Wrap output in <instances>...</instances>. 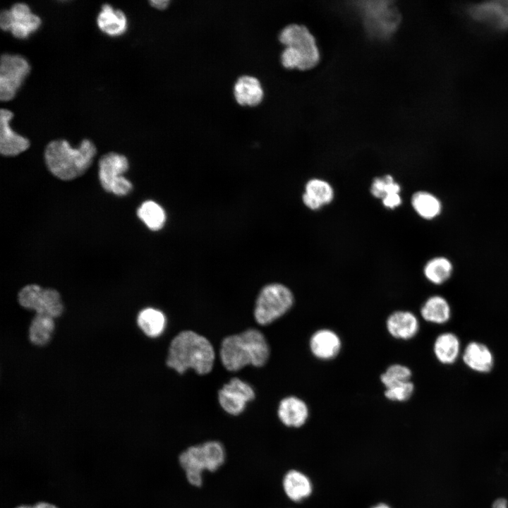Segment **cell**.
I'll return each instance as SVG.
<instances>
[{"mask_svg":"<svg viewBox=\"0 0 508 508\" xmlns=\"http://www.w3.org/2000/svg\"><path fill=\"white\" fill-rule=\"evenodd\" d=\"M214 359V348L206 337L192 330H183L171 341L166 364L179 374L192 368L203 375L211 372Z\"/></svg>","mask_w":508,"mask_h":508,"instance_id":"6da1fadb","label":"cell"},{"mask_svg":"<svg viewBox=\"0 0 508 508\" xmlns=\"http://www.w3.org/2000/svg\"><path fill=\"white\" fill-rule=\"evenodd\" d=\"M270 355L265 337L255 328L226 337L221 342L219 350L222 365L231 372L238 371L248 365L262 367Z\"/></svg>","mask_w":508,"mask_h":508,"instance_id":"7a4b0ae2","label":"cell"},{"mask_svg":"<svg viewBox=\"0 0 508 508\" xmlns=\"http://www.w3.org/2000/svg\"><path fill=\"white\" fill-rule=\"evenodd\" d=\"M94 143L84 139L77 148L72 147L65 140L49 143L44 150V159L49 171L64 181L82 176L89 169L96 155Z\"/></svg>","mask_w":508,"mask_h":508,"instance_id":"3957f363","label":"cell"},{"mask_svg":"<svg viewBox=\"0 0 508 508\" xmlns=\"http://www.w3.org/2000/svg\"><path fill=\"white\" fill-rule=\"evenodd\" d=\"M226 452L222 442L207 440L188 447L178 457L179 464L188 483L195 488L203 483L205 471L215 473L225 464Z\"/></svg>","mask_w":508,"mask_h":508,"instance_id":"277c9868","label":"cell"},{"mask_svg":"<svg viewBox=\"0 0 508 508\" xmlns=\"http://www.w3.org/2000/svg\"><path fill=\"white\" fill-rule=\"evenodd\" d=\"M356 6L368 34L372 37L387 39L398 28L400 15L392 1H359Z\"/></svg>","mask_w":508,"mask_h":508,"instance_id":"5b68a950","label":"cell"},{"mask_svg":"<svg viewBox=\"0 0 508 508\" xmlns=\"http://www.w3.org/2000/svg\"><path fill=\"white\" fill-rule=\"evenodd\" d=\"M294 303L292 292L286 286L270 284L260 291L255 301L254 318L260 325H267L284 315Z\"/></svg>","mask_w":508,"mask_h":508,"instance_id":"8992f818","label":"cell"},{"mask_svg":"<svg viewBox=\"0 0 508 508\" xmlns=\"http://www.w3.org/2000/svg\"><path fill=\"white\" fill-rule=\"evenodd\" d=\"M128 169V161L124 155L111 152L102 156L99 160V179L104 190L119 196L128 194L133 186L123 176Z\"/></svg>","mask_w":508,"mask_h":508,"instance_id":"52a82bcc","label":"cell"},{"mask_svg":"<svg viewBox=\"0 0 508 508\" xmlns=\"http://www.w3.org/2000/svg\"><path fill=\"white\" fill-rule=\"evenodd\" d=\"M18 300L22 307L52 318L59 317L64 310L60 294L56 289H44L37 284L23 287L18 292Z\"/></svg>","mask_w":508,"mask_h":508,"instance_id":"ba28073f","label":"cell"},{"mask_svg":"<svg viewBox=\"0 0 508 508\" xmlns=\"http://www.w3.org/2000/svg\"><path fill=\"white\" fill-rule=\"evenodd\" d=\"M285 47L294 48L302 59V71L315 67L320 61V54L316 40L304 25L291 24L286 26L279 36Z\"/></svg>","mask_w":508,"mask_h":508,"instance_id":"9c48e42d","label":"cell"},{"mask_svg":"<svg viewBox=\"0 0 508 508\" xmlns=\"http://www.w3.org/2000/svg\"><path fill=\"white\" fill-rule=\"evenodd\" d=\"M28 61L18 54H4L0 61V99L9 101L16 95L30 71Z\"/></svg>","mask_w":508,"mask_h":508,"instance_id":"30bf717a","label":"cell"},{"mask_svg":"<svg viewBox=\"0 0 508 508\" xmlns=\"http://www.w3.org/2000/svg\"><path fill=\"white\" fill-rule=\"evenodd\" d=\"M42 24L40 18L32 13L25 3H16L9 10H4L0 14V27L4 31H10L17 39H25L37 31Z\"/></svg>","mask_w":508,"mask_h":508,"instance_id":"8fae6325","label":"cell"},{"mask_svg":"<svg viewBox=\"0 0 508 508\" xmlns=\"http://www.w3.org/2000/svg\"><path fill=\"white\" fill-rule=\"evenodd\" d=\"M253 388L238 377L231 378L218 392V401L224 412L238 416L246 409V404L255 399Z\"/></svg>","mask_w":508,"mask_h":508,"instance_id":"7c38bea8","label":"cell"},{"mask_svg":"<svg viewBox=\"0 0 508 508\" xmlns=\"http://www.w3.org/2000/svg\"><path fill=\"white\" fill-rule=\"evenodd\" d=\"M13 114L7 109L0 111V152L4 156H16L30 147L28 138L16 133L10 127L9 122Z\"/></svg>","mask_w":508,"mask_h":508,"instance_id":"4fadbf2b","label":"cell"},{"mask_svg":"<svg viewBox=\"0 0 508 508\" xmlns=\"http://www.w3.org/2000/svg\"><path fill=\"white\" fill-rule=\"evenodd\" d=\"M282 488L289 502L301 503L311 495L313 485L305 473L297 468H290L282 477Z\"/></svg>","mask_w":508,"mask_h":508,"instance_id":"5bb4252c","label":"cell"},{"mask_svg":"<svg viewBox=\"0 0 508 508\" xmlns=\"http://www.w3.org/2000/svg\"><path fill=\"white\" fill-rule=\"evenodd\" d=\"M471 16L476 20L497 28H508V1L484 2L471 6Z\"/></svg>","mask_w":508,"mask_h":508,"instance_id":"9a60e30c","label":"cell"},{"mask_svg":"<svg viewBox=\"0 0 508 508\" xmlns=\"http://www.w3.org/2000/svg\"><path fill=\"white\" fill-rule=\"evenodd\" d=\"M308 416V406L296 397H285L279 404L277 417L287 428H301L306 423Z\"/></svg>","mask_w":508,"mask_h":508,"instance_id":"2e32d148","label":"cell"},{"mask_svg":"<svg viewBox=\"0 0 508 508\" xmlns=\"http://www.w3.org/2000/svg\"><path fill=\"white\" fill-rule=\"evenodd\" d=\"M339 336L328 329L316 331L310 337V348L312 353L318 358L329 360L334 358L341 349Z\"/></svg>","mask_w":508,"mask_h":508,"instance_id":"e0dca14e","label":"cell"},{"mask_svg":"<svg viewBox=\"0 0 508 508\" xmlns=\"http://www.w3.org/2000/svg\"><path fill=\"white\" fill-rule=\"evenodd\" d=\"M389 333L394 338L409 339L416 335L419 322L416 316L409 311L399 310L392 313L386 322Z\"/></svg>","mask_w":508,"mask_h":508,"instance_id":"ac0fdd59","label":"cell"},{"mask_svg":"<svg viewBox=\"0 0 508 508\" xmlns=\"http://www.w3.org/2000/svg\"><path fill=\"white\" fill-rule=\"evenodd\" d=\"M464 364L471 370L478 373H488L494 364V357L490 349L484 344L469 342L462 353Z\"/></svg>","mask_w":508,"mask_h":508,"instance_id":"d6986e66","label":"cell"},{"mask_svg":"<svg viewBox=\"0 0 508 508\" xmlns=\"http://www.w3.org/2000/svg\"><path fill=\"white\" fill-rule=\"evenodd\" d=\"M97 24L104 34L117 37L123 35L127 29V18L119 9H114L110 4H105L97 17Z\"/></svg>","mask_w":508,"mask_h":508,"instance_id":"ffe728a7","label":"cell"},{"mask_svg":"<svg viewBox=\"0 0 508 508\" xmlns=\"http://www.w3.org/2000/svg\"><path fill=\"white\" fill-rule=\"evenodd\" d=\"M234 94L240 105L250 107L259 104L264 95L260 81L250 75H243L237 80L234 87Z\"/></svg>","mask_w":508,"mask_h":508,"instance_id":"44dd1931","label":"cell"},{"mask_svg":"<svg viewBox=\"0 0 508 508\" xmlns=\"http://www.w3.org/2000/svg\"><path fill=\"white\" fill-rule=\"evenodd\" d=\"M334 198V190L330 184L322 179H313L306 184L302 199L303 203L311 210H318L329 203Z\"/></svg>","mask_w":508,"mask_h":508,"instance_id":"7402d4cb","label":"cell"},{"mask_svg":"<svg viewBox=\"0 0 508 508\" xmlns=\"http://www.w3.org/2000/svg\"><path fill=\"white\" fill-rule=\"evenodd\" d=\"M433 351L439 362L445 365L452 364L460 354L459 339L452 332L442 333L435 341Z\"/></svg>","mask_w":508,"mask_h":508,"instance_id":"603a6c76","label":"cell"},{"mask_svg":"<svg viewBox=\"0 0 508 508\" xmlns=\"http://www.w3.org/2000/svg\"><path fill=\"white\" fill-rule=\"evenodd\" d=\"M421 315L428 322L444 324L450 319L451 308L444 297L439 295L432 296L422 306Z\"/></svg>","mask_w":508,"mask_h":508,"instance_id":"cb8c5ba5","label":"cell"},{"mask_svg":"<svg viewBox=\"0 0 508 508\" xmlns=\"http://www.w3.org/2000/svg\"><path fill=\"white\" fill-rule=\"evenodd\" d=\"M137 323L145 335L155 338L163 333L167 319L161 310L153 308H146L138 315Z\"/></svg>","mask_w":508,"mask_h":508,"instance_id":"d4e9b609","label":"cell"},{"mask_svg":"<svg viewBox=\"0 0 508 508\" xmlns=\"http://www.w3.org/2000/svg\"><path fill=\"white\" fill-rule=\"evenodd\" d=\"M411 205L416 213L425 219H433L442 212V205L440 199L427 191H418L411 198Z\"/></svg>","mask_w":508,"mask_h":508,"instance_id":"484cf974","label":"cell"},{"mask_svg":"<svg viewBox=\"0 0 508 508\" xmlns=\"http://www.w3.org/2000/svg\"><path fill=\"white\" fill-rule=\"evenodd\" d=\"M452 272V262L444 256H437L429 260L423 268L425 278L436 285L446 282L451 277Z\"/></svg>","mask_w":508,"mask_h":508,"instance_id":"4316f807","label":"cell"},{"mask_svg":"<svg viewBox=\"0 0 508 508\" xmlns=\"http://www.w3.org/2000/svg\"><path fill=\"white\" fill-rule=\"evenodd\" d=\"M54 318L36 314L29 327L30 341L37 346H44L49 341L54 330Z\"/></svg>","mask_w":508,"mask_h":508,"instance_id":"83f0119b","label":"cell"},{"mask_svg":"<svg viewBox=\"0 0 508 508\" xmlns=\"http://www.w3.org/2000/svg\"><path fill=\"white\" fill-rule=\"evenodd\" d=\"M137 215L152 231L160 229L166 219L163 208L152 200L143 202L137 210Z\"/></svg>","mask_w":508,"mask_h":508,"instance_id":"f1b7e54d","label":"cell"},{"mask_svg":"<svg viewBox=\"0 0 508 508\" xmlns=\"http://www.w3.org/2000/svg\"><path fill=\"white\" fill-rule=\"evenodd\" d=\"M411 370L400 364H394L388 367L380 376V380L385 388L409 381L411 377Z\"/></svg>","mask_w":508,"mask_h":508,"instance_id":"f546056e","label":"cell"},{"mask_svg":"<svg viewBox=\"0 0 508 508\" xmlns=\"http://www.w3.org/2000/svg\"><path fill=\"white\" fill-rule=\"evenodd\" d=\"M400 190V186L390 175L375 178L370 188L372 195L381 199L390 194L399 193Z\"/></svg>","mask_w":508,"mask_h":508,"instance_id":"4dcf8cb0","label":"cell"},{"mask_svg":"<svg viewBox=\"0 0 508 508\" xmlns=\"http://www.w3.org/2000/svg\"><path fill=\"white\" fill-rule=\"evenodd\" d=\"M413 390V383L409 380L386 388L385 396L392 401H404L411 397Z\"/></svg>","mask_w":508,"mask_h":508,"instance_id":"1f68e13d","label":"cell"},{"mask_svg":"<svg viewBox=\"0 0 508 508\" xmlns=\"http://www.w3.org/2000/svg\"><path fill=\"white\" fill-rule=\"evenodd\" d=\"M382 201L386 207L393 209L401 205V198L399 193H393L383 198Z\"/></svg>","mask_w":508,"mask_h":508,"instance_id":"d6a6232c","label":"cell"},{"mask_svg":"<svg viewBox=\"0 0 508 508\" xmlns=\"http://www.w3.org/2000/svg\"><path fill=\"white\" fill-rule=\"evenodd\" d=\"M149 2L150 5L155 8L163 10L168 6L170 1L168 0H151Z\"/></svg>","mask_w":508,"mask_h":508,"instance_id":"836d02e7","label":"cell"},{"mask_svg":"<svg viewBox=\"0 0 508 508\" xmlns=\"http://www.w3.org/2000/svg\"><path fill=\"white\" fill-rule=\"evenodd\" d=\"M32 507L33 508H59L55 504L45 501L37 502Z\"/></svg>","mask_w":508,"mask_h":508,"instance_id":"e575fe53","label":"cell"},{"mask_svg":"<svg viewBox=\"0 0 508 508\" xmlns=\"http://www.w3.org/2000/svg\"><path fill=\"white\" fill-rule=\"evenodd\" d=\"M492 508H508V502L504 498L497 499L493 502Z\"/></svg>","mask_w":508,"mask_h":508,"instance_id":"d590c367","label":"cell"},{"mask_svg":"<svg viewBox=\"0 0 508 508\" xmlns=\"http://www.w3.org/2000/svg\"><path fill=\"white\" fill-rule=\"evenodd\" d=\"M370 508H392V507H390V506H389L388 504H387V503L380 502V503H377V504L373 505V506L371 507Z\"/></svg>","mask_w":508,"mask_h":508,"instance_id":"8d00e7d4","label":"cell"},{"mask_svg":"<svg viewBox=\"0 0 508 508\" xmlns=\"http://www.w3.org/2000/svg\"><path fill=\"white\" fill-rule=\"evenodd\" d=\"M14 508H33V507L32 505L22 504L16 506Z\"/></svg>","mask_w":508,"mask_h":508,"instance_id":"74e56055","label":"cell"}]
</instances>
